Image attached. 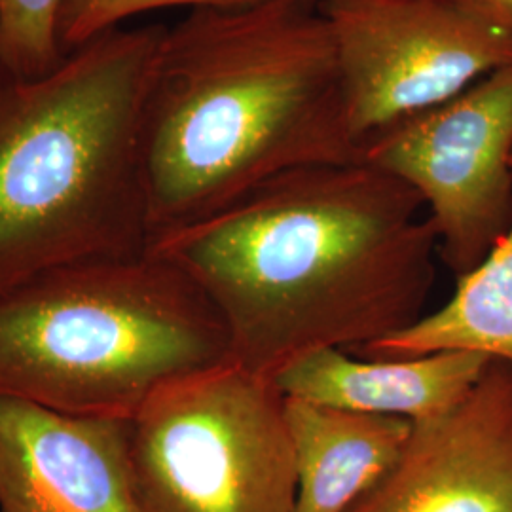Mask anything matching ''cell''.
Listing matches in <instances>:
<instances>
[{"instance_id":"5bb4252c","label":"cell","mask_w":512,"mask_h":512,"mask_svg":"<svg viewBox=\"0 0 512 512\" xmlns=\"http://www.w3.org/2000/svg\"><path fill=\"white\" fill-rule=\"evenodd\" d=\"M253 2L260 0H63L57 21L59 44L69 54L133 16L162 8H232Z\"/></svg>"},{"instance_id":"52a82bcc","label":"cell","mask_w":512,"mask_h":512,"mask_svg":"<svg viewBox=\"0 0 512 512\" xmlns=\"http://www.w3.org/2000/svg\"><path fill=\"white\" fill-rule=\"evenodd\" d=\"M359 162L418 192L456 279L512 224V63L363 143Z\"/></svg>"},{"instance_id":"3957f363","label":"cell","mask_w":512,"mask_h":512,"mask_svg":"<svg viewBox=\"0 0 512 512\" xmlns=\"http://www.w3.org/2000/svg\"><path fill=\"white\" fill-rule=\"evenodd\" d=\"M165 29H112L37 78L0 63V293L147 251L141 135Z\"/></svg>"},{"instance_id":"7c38bea8","label":"cell","mask_w":512,"mask_h":512,"mask_svg":"<svg viewBox=\"0 0 512 512\" xmlns=\"http://www.w3.org/2000/svg\"><path fill=\"white\" fill-rule=\"evenodd\" d=\"M437 351H475L512 366V224L439 310L412 327L351 351L365 359H408Z\"/></svg>"},{"instance_id":"9a60e30c","label":"cell","mask_w":512,"mask_h":512,"mask_svg":"<svg viewBox=\"0 0 512 512\" xmlns=\"http://www.w3.org/2000/svg\"><path fill=\"white\" fill-rule=\"evenodd\" d=\"M450 2L471 8L476 14L494 21L499 27L512 33V0H450Z\"/></svg>"},{"instance_id":"ba28073f","label":"cell","mask_w":512,"mask_h":512,"mask_svg":"<svg viewBox=\"0 0 512 512\" xmlns=\"http://www.w3.org/2000/svg\"><path fill=\"white\" fill-rule=\"evenodd\" d=\"M349 512H512V366L492 359L463 401L412 423L397 463Z\"/></svg>"},{"instance_id":"7a4b0ae2","label":"cell","mask_w":512,"mask_h":512,"mask_svg":"<svg viewBox=\"0 0 512 512\" xmlns=\"http://www.w3.org/2000/svg\"><path fill=\"white\" fill-rule=\"evenodd\" d=\"M141 158L150 239L287 171L359 162L321 0L200 8L167 27Z\"/></svg>"},{"instance_id":"277c9868","label":"cell","mask_w":512,"mask_h":512,"mask_svg":"<svg viewBox=\"0 0 512 512\" xmlns=\"http://www.w3.org/2000/svg\"><path fill=\"white\" fill-rule=\"evenodd\" d=\"M228 357L200 287L162 256L82 260L0 293V395L131 420L165 384Z\"/></svg>"},{"instance_id":"4fadbf2b","label":"cell","mask_w":512,"mask_h":512,"mask_svg":"<svg viewBox=\"0 0 512 512\" xmlns=\"http://www.w3.org/2000/svg\"><path fill=\"white\" fill-rule=\"evenodd\" d=\"M63 0H0V63L18 76L52 73L65 59L57 21Z\"/></svg>"},{"instance_id":"8fae6325","label":"cell","mask_w":512,"mask_h":512,"mask_svg":"<svg viewBox=\"0 0 512 512\" xmlns=\"http://www.w3.org/2000/svg\"><path fill=\"white\" fill-rule=\"evenodd\" d=\"M296 511L349 512L403 454L412 423L285 397Z\"/></svg>"},{"instance_id":"6da1fadb","label":"cell","mask_w":512,"mask_h":512,"mask_svg":"<svg viewBox=\"0 0 512 512\" xmlns=\"http://www.w3.org/2000/svg\"><path fill=\"white\" fill-rule=\"evenodd\" d=\"M418 192L363 162L308 165L150 239L224 323L228 359L272 380L321 349H357L427 313L437 234Z\"/></svg>"},{"instance_id":"5b68a950","label":"cell","mask_w":512,"mask_h":512,"mask_svg":"<svg viewBox=\"0 0 512 512\" xmlns=\"http://www.w3.org/2000/svg\"><path fill=\"white\" fill-rule=\"evenodd\" d=\"M139 512H294L285 397L228 357L160 387L129 420Z\"/></svg>"},{"instance_id":"8992f818","label":"cell","mask_w":512,"mask_h":512,"mask_svg":"<svg viewBox=\"0 0 512 512\" xmlns=\"http://www.w3.org/2000/svg\"><path fill=\"white\" fill-rule=\"evenodd\" d=\"M359 145L512 63V33L450 0H321Z\"/></svg>"},{"instance_id":"9c48e42d","label":"cell","mask_w":512,"mask_h":512,"mask_svg":"<svg viewBox=\"0 0 512 512\" xmlns=\"http://www.w3.org/2000/svg\"><path fill=\"white\" fill-rule=\"evenodd\" d=\"M0 512H139L129 420L0 395Z\"/></svg>"},{"instance_id":"30bf717a","label":"cell","mask_w":512,"mask_h":512,"mask_svg":"<svg viewBox=\"0 0 512 512\" xmlns=\"http://www.w3.org/2000/svg\"><path fill=\"white\" fill-rule=\"evenodd\" d=\"M490 361L475 351L365 359L330 348L287 366L274 384L289 399L420 423L463 401Z\"/></svg>"}]
</instances>
